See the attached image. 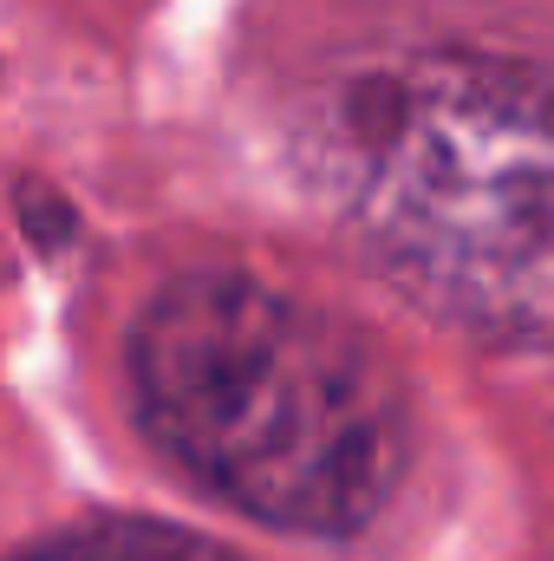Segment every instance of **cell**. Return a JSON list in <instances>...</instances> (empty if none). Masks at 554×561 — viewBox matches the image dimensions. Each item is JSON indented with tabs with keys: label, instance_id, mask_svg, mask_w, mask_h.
Listing matches in <instances>:
<instances>
[{
	"label": "cell",
	"instance_id": "cell-1",
	"mask_svg": "<svg viewBox=\"0 0 554 561\" xmlns=\"http://www.w3.org/2000/svg\"><path fill=\"white\" fill-rule=\"evenodd\" d=\"M131 399L196 490L300 536L366 529L412 463L392 366L275 280H170L131 333Z\"/></svg>",
	"mask_w": 554,
	"mask_h": 561
},
{
	"label": "cell",
	"instance_id": "cell-2",
	"mask_svg": "<svg viewBox=\"0 0 554 561\" xmlns=\"http://www.w3.org/2000/svg\"><path fill=\"white\" fill-rule=\"evenodd\" d=\"M326 190L424 313L554 340V66L417 53L353 79L326 118Z\"/></svg>",
	"mask_w": 554,
	"mask_h": 561
},
{
	"label": "cell",
	"instance_id": "cell-3",
	"mask_svg": "<svg viewBox=\"0 0 554 561\" xmlns=\"http://www.w3.org/2000/svg\"><path fill=\"white\" fill-rule=\"evenodd\" d=\"M7 561H242L235 549L196 536V529H176V523H150V516H92V523H72L59 536H39L33 549Z\"/></svg>",
	"mask_w": 554,
	"mask_h": 561
}]
</instances>
